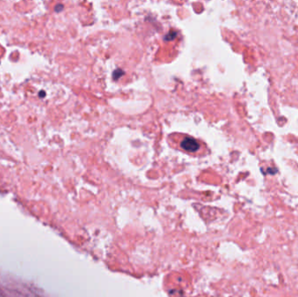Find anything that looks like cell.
<instances>
[{
	"mask_svg": "<svg viewBox=\"0 0 298 297\" xmlns=\"http://www.w3.org/2000/svg\"><path fill=\"white\" fill-rule=\"evenodd\" d=\"M168 145L175 150L192 157H204L210 153L209 147L200 139L182 133H173L167 137Z\"/></svg>",
	"mask_w": 298,
	"mask_h": 297,
	"instance_id": "1",
	"label": "cell"
},
{
	"mask_svg": "<svg viewBox=\"0 0 298 297\" xmlns=\"http://www.w3.org/2000/svg\"><path fill=\"white\" fill-rule=\"evenodd\" d=\"M0 297H6L5 294H4L3 292H2L1 290H0Z\"/></svg>",
	"mask_w": 298,
	"mask_h": 297,
	"instance_id": "2",
	"label": "cell"
}]
</instances>
